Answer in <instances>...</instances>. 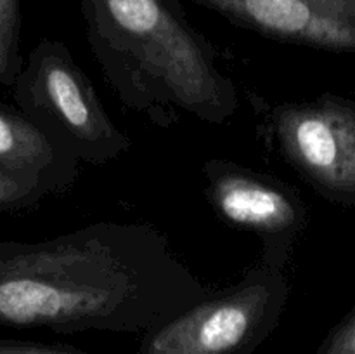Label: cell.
<instances>
[{"label": "cell", "instance_id": "30bf717a", "mask_svg": "<svg viewBox=\"0 0 355 354\" xmlns=\"http://www.w3.org/2000/svg\"><path fill=\"white\" fill-rule=\"evenodd\" d=\"M45 196L47 193L40 186L0 169V212L30 210Z\"/></svg>", "mask_w": 355, "mask_h": 354}, {"label": "cell", "instance_id": "9c48e42d", "mask_svg": "<svg viewBox=\"0 0 355 354\" xmlns=\"http://www.w3.org/2000/svg\"><path fill=\"white\" fill-rule=\"evenodd\" d=\"M19 0H0V83L12 87L24 66L19 51Z\"/></svg>", "mask_w": 355, "mask_h": 354}, {"label": "cell", "instance_id": "277c9868", "mask_svg": "<svg viewBox=\"0 0 355 354\" xmlns=\"http://www.w3.org/2000/svg\"><path fill=\"white\" fill-rule=\"evenodd\" d=\"M288 298L286 271L259 262L236 285L142 333L135 354H255L279 325Z\"/></svg>", "mask_w": 355, "mask_h": 354}, {"label": "cell", "instance_id": "6da1fadb", "mask_svg": "<svg viewBox=\"0 0 355 354\" xmlns=\"http://www.w3.org/2000/svg\"><path fill=\"white\" fill-rule=\"evenodd\" d=\"M211 294L151 224L101 221L45 242L0 243L6 326L146 333Z\"/></svg>", "mask_w": 355, "mask_h": 354}, {"label": "cell", "instance_id": "52a82bcc", "mask_svg": "<svg viewBox=\"0 0 355 354\" xmlns=\"http://www.w3.org/2000/svg\"><path fill=\"white\" fill-rule=\"evenodd\" d=\"M270 40L355 52V0H191Z\"/></svg>", "mask_w": 355, "mask_h": 354}, {"label": "cell", "instance_id": "7c38bea8", "mask_svg": "<svg viewBox=\"0 0 355 354\" xmlns=\"http://www.w3.org/2000/svg\"><path fill=\"white\" fill-rule=\"evenodd\" d=\"M0 354H89L71 346L40 342H19V340H2Z\"/></svg>", "mask_w": 355, "mask_h": 354}, {"label": "cell", "instance_id": "8992f818", "mask_svg": "<svg viewBox=\"0 0 355 354\" xmlns=\"http://www.w3.org/2000/svg\"><path fill=\"white\" fill-rule=\"evenodd\" d=\"M203 176L205 194L217 217L259 238L260 264L286 271L309 221L297 189L277 177L225 158L207 160Z\"/></svg>", "mask_w": 355, "mask_h": 354}, {"label": "cell", "instance_id": "5b68a950", "mask_svg": "<svg viewBox=\"0 0 355 354\" xmlns=\"http://www.w3.org/2000/svg\"><path fill=\"white\" fill-rule=\"evenodd\" d=\"M270 148L319 194L355 203V104L324 96L304 103L255 99Z\"/></svg>", "mask_w": 355, "mask_h": 354}, {"label": "cell", "instance_id": "ba28073f", "mask_svg": "<svg viewBox=\"0 0 355 354\" xmlns=\"http://www.w3.org/2000/svg\"><path fill=\"white\" fill-rule=\"evenodd\" d=\"M0 169L37 184L47 194L68 193L80 163L52 144L17 108L0 101Z\"/></svg>", "mask_w": 355, "mask_h": 354}, {"label": "cell", "instance_id": "7a4b0ae2", "mask_svg": "<svg viewBox=\"0 0 355 354\" xmlns=\"http://www.w3.org/2000/svg\"><path fill=\"white\" fill-rule=\"evenodd\" d=\"M87 40L118 99L159 127L179 111L222 125L239 106L236 83L179 0H80Z\"/></svg>", "mask_w": 355, "mask_h": 354}, {"label": "cell", "instance_id": "8fae6325", "mask_svg": "<svg viewBox=\"0 0 355 354\" xmlns=\"http://www.w3.org/2000/svg\"><path fill=\"white\" fill-rule=\"evenodd\" d=\"M315 354H355V312L329 333Z\"/></svg>", "mask_w": 355, "mask_h": 354}, {"label": "cell", "instance_id": "3957f363", "mask_svg": "<svg viewBox=\"0 0 355 354\" xmlns=\"http://www.w3.org/2000/svg\"><path fill=\"white\" fill-rule=\"evenodd\" d=\"M10 90L17 110L78 163L106 165L130 149L64 42L42 38Z\"/></svg>", "mask_w": 355, "mask_h": 354}]
</instances>
